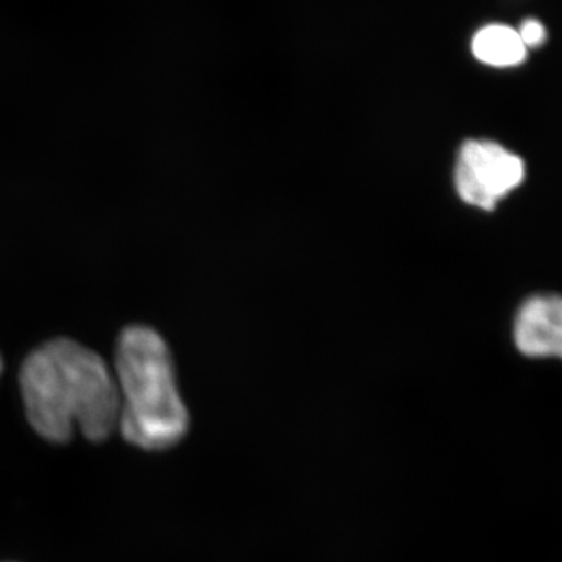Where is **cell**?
I'll list each match as a JSON object with an SVG mask.
<instances>
[{
  "mask_svg": "<svg viewBox=\"0 0 562 562\" xmlns=\"http://www.w3.org/2000/svg\"><path fill=\"white\" fill-rule=\"evenodd\" d=\"M525 179L522 158L492 140H468L458 155L454 184L465 203L491 211Z\"/></svg>",
  "mask_w": 562,
  "mask_h": 562,
  "instance_id": "obj_3",
  "label": "cell"
},
{
  "mask_svg": "<svg viewBox=\"0 0 562 562\" xmlns=\"http://www.w3.org/2000/svg\"><path fill=\"white\" fill-rule=\"evenodd\" d=\"M22 401L33 430L68 442L74 430L92 442L109 439L120 422V392L106 362L68 338L43 344L20 373Z\"/></svg>",
  "mask_w": 562,
  "mask_h": 562,
  "instance_id": "obj_1",
  "label": "cell"
},
{
  "mask_svg": "<svg viewBox=\"0 0 562 562\" xmlns=\"http://www.w3.org/2000/svg\"><path fill=\"white\" fill-rule=\"evenodd\" d=\"M514 339L527 357L562 360V297L538 295L525 302L516 317Z\"/></svg>",
  "mask_w": 562,
  "mask_h": 562,
  "instance_id": "obj_4",
  "label": "cell"
},
{
  "mask_svg": "<svg viewBox=\"0 0 562 562\" xmlns=\"http://www.w3.org/2000/svg\"><path fill=\"white\" fill-rule=\"evenodd\" d=\"M471 50L476 60L497 69L517 68L530 54L517 27L501 22L479 29L473 35Z\"/></svg>",
  "mask_w": 562,
  "mask_h": 562,
  "instance_id": "obj_5",
  "label": "cell"
},
{
  "mask_svg": "<svg viewBox=\"0 0 562 562\" xmlns=\"http://www.w3.org/2000/svg\"><path fill=\"white\" fill-rule=\"evenodd\" d=\"M120 428L125 441L144 450H166L184 438L190 425L177 390L168 346L157 331L133 325L116 349Z\"/></svg>",
  "mask_w": 562,
  "mask_h": 562,
  "instance_id": "obj_2",
  "label": "cell"
},
{
  "mask_svg": "<svg viewBox=\"0 0 562 562\" xmlns=\"http://www.w3.org/2000/svg\"><path fill=\"white\" fill-rule=\"evenodd\" d=\"M0 372H2V358H0Z\"/></svg>",
  "mask_w": 562,
  "mask_h": 562,
  "instance_id": "obj_7",
  "label": "cell"
},
{
  "mask_svg": "<svg viewBox=\"0 0 562 562\" xmlns=\"http://www.w3.org/2000/svg\"><path fill=\"white\" fill-rule=\"evenodd\" d=\"M517 32H519L520 38H522L528 50L541 49L543 44L549 41V31L538 18H527V20L520 22Z\"/></svg>",
  "mask_w": 562,
  "mask_h": 562,
  "instance_id": "obj_6",
  "label": "cell"
}]
</instances>
